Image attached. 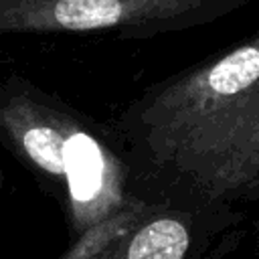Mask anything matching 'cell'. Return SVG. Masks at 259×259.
Wrapping results in <instances>:
<instances>
[{
	"label": "cell",
	"instance_id": "3957f363",
	"mask_svg": "<svg viewBox=\"0 0 259 259\" xmlns=\"http://www.w3.org/2000/svg\"><path fill=\"white\" fill-rule=\"evenodd\" d=\"M255 0H0V36L101 34L152 38L186 32Z\"/></svg>",
	"mask_w": 259,
	"mask_h": 259
},
{
	"label": "cell",
	"instance_id": "7a4b0ae2",
	"mask_svg": "<svg viewBox=\"0 0 259 259\" xmlns=\"http://www.w3.org/2000/svg\"><path fill=\"white\" fill-rule=\"evenodd\" d=\"M113 142L111 130L28 77L0 81V144L38 176L61 182L77 210L117 194L125 156Z\"/></svg>",
	"mask_w": 259,
	"mask_h": 259
},
{
	"label": "cell",
	"instance_id": "277c9868",
	"mask_svg": "<svg viewBox=\"0 0 259 259\" xmlns=\"http://www.w3.org/2000/svg\"><path fill=\"white\" fill-rule=\"evenodd\" d=\"M188 243V231L182 221L172 217L154 219L134 235L127 259H182Z\"/></svg>",
	"mask_w": 259,
	"mask_h": 259
},
{
	"label": "cell",
	"instance_id": "6da1fadb",
	"mask_svg": "<svg viewBox=\"0 0 259 259\" xmlns=\"http://www.w3.org/2000/svg\"><path fill=\"white\" fill-rule=\"evenodd\" d=\"M113 136L138 172L200 188L259 178V28L142 89Z\"/></svg>",
	"mask_w": 259,
	"mask_h": 259
}]
</instances>
